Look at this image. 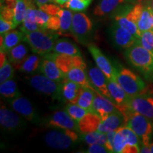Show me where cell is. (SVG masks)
I'll return each instance as SVG.
<instances>
[{"instance_id": "53", "label": "cell", "mask_w": 153, "mask_h": 153, "mask_svg": "<svg viewBox=\"0 0 153 153\" xmlns=\"http://www.w3.org/2000/svg\"><path fill=\"white\" fill-rule=\"evenodd\" d=\"M30 1H32V0H30Z\"/></svg>"}, {"instance_id": "8", "label": "cell", "mask_w": 153, "mask_h": 153, "mask_svg": "<svg viewBox=\"0 0 153 153\" xmlns=\"http://www.w3.org/2000/svg\"><path fill=\"white\" fill-rule=\"evenodd\" d=\"M126 117L131 113H137L153 121V97L147 94L132 96L128 103Z\"/></svg>"}, {"instance_id": "51", "label": "cell", "mask_w": 153, "mask_h": 153, "mask_svg": "<svg viewBox=\"0 0 153 153\" xmlns=\"http://www.w3.org/2000/svg\"><path fill=\"white\" fill-rule=\"evenodd\" d=\"M147 3H148L149 4H150L151 8H152V10H153V0H150V1H149L148 2H147Z\"/></svg>"}, {"instance_id": "3", "label": "cell", "mask_w": 153, "mask_h": 153, "mask_svg": "<svg viewBox=\"0 0 153 153\" xmlns=\"http://www.w3.org/2000/svg\"><path fill=\"white\" fill-rule=\"evenodd\" d=\"M82 140L80 133L69 129H54L45 133L44 141L56 150H67L76 146Z\"/></svg>"}, {"instance_id": "19", "label": "cell", "mask_w": 153, "mask_h": 153, "mask_svg": "<svg viewBox=\"0 0 153 153\" xmlns=\"http://www.w3.org/2000/svg\"><path fill=\"white\" fill-rule=\"evenodd\" d=\"M108 89L109 91L112 100L116 105H118L120 111L125 114L126 107L131 98V96L128 94L126 91L117 81L108 79Z\"/></svg>"}, {"instance_id": "38", "label": "cell", "mask_w": 153, "mask_h": 153, "mask_svg": "<svg viewBox=\"0 0 153 153\" xmlns=\"http://www.w3.org/2000/svg\"><path fill=\"white\" fill-rule=\"evenodd\" d=\"M128 145L127 141L123 133L120 131V130L116 131L114 137V152L123 153L124 150Z\"/></svg>"}, {"instance_id": "27", "label": "cell", "mask_w": 153, "mask_h": 153, "mask_svg": "<svg viewBox=\"0 0 153 153\" xmlns=\"http://www.w3.org/2000/svg\"><path fill=\"white\" fill-rule=\"evenodd\" d=\"M73 13L71 10L65 8H61L57 16L60 19V27L57 32L59 35L63 36H72L71 32Z\"/></svg>"}, {"instance_id": "40", "label": "cell", "mask_w": 153, "mask_h": 153, "mask_svg": "<svg viewBox=\"0 0 153 153\" xmlns=\"http://www.w3.org/2000/svg\"><path fill=\"white\" fill-rule=\"evenodd\" d=\"M51 15L48 14L42 10L41 9H36V22L41 29L46 30L47 24L48 23L50 19H51Z\"/></svg>"}, {"instance_id": "30", "label": "cell", "mask_w": 153, "mask_h": 153, "mask_svg": "<svg viewBox=\"0 0 153 153\" xmlns=\"http://www.w3.org/2000/svg\"><path fill=\"white\" fill-rule=\"evenodd\" d=\"M96 94L97 92L91 88L83 87L79 99L76 101V104L87 110L89 113H91V107Z\"/></svg>"}, {"instance_id": "35", "label": "cell", "mask_w": 153, "mask_h": 153, "mask_svg": "<svg viewBox=\"0 0 153 153\" xmlns=\"http://www.w3.org/2000/svg\"><path fill=\"white\" fill-rule=\"evenodd\" d=\"M65 111H66L68 114L77 122L81 120L88 113H89L87 110L79 106L78 104L72 103H68L66 105L65 107Z\"/></svg>"}, {"instance_id": "46", "label": "cell", "mask_w": 153, "mask_h": 153, "mask_svg": "<svg viewBox=\"0 0 153 153\" xmlns=\"http://www.w3.org/2000/svg\"><path fill=\"white\" fill-rule=\"evenodd\" d=\"M140 152L141 153H150L151 150L150 145H147L143 144L140 142Z\"/></svg>"}, {"instance_id": "36", "label": "cell", "mask_w": 153, "mask_h": 153, "mask_svg": "<svg viewBox=\"0 0 153 153\" xmlns=\"http://www.w3.org/2000/svg\"><path fill=\"white\" fill-rule=\"evenodd\" d=\"M92 1L93 0H69L65 4L61 7L75 12H82L89 7Z\"/></svg>"}, {"instance_id": "23", "label": "cell", "mask_w": 153, "mask_h": 153, "mask_svg": "<svg viewBox=\"0 0 153 153\" xmlns=\"http://www.w3.org/2000/svg\"><path fill=\"white\" fill-rule=\"evenodd\" d=\"M65 79L79 84L84 87H89L94 90L92 85L89 81L88 72H86V68L82 67H75L70 69L65 73ZM95 91V90H94Z\"/></svg>"}, {"instance_id": "13", "label": "cell", "mask_w": 153, "mask_h": 153, "mask_svg": "<svg viewBox=\"0 0 153 153\" xmlns=\"http://www.w3.org/2000/svg\"><path fill=\"white\" fill-rule=\"evenodd\" d=\"M88 49L93 57L96 64L98 68L104 72L108 79H112L116 81V68L110 60L106 57L102 51L93 44L88 45Z\"/></svg>"}, {"instance_id": "48", "label": "cell", "mask_w": 153, "mask_h": 153, "mask_svg": "<svg viewBox=\"0 0 153 153\" xmlns=\"http://www.w3.org/2000/svg\"><path fill=\"white\" fill-rule=\"evenodd\" d=\"M150 0H126V3L132 4H145L148 2Z\"/></svg>"}, {"instance_id": "2", "label": "cell", "mask_w": 153, "mask_h": 153, "mask_svg": "<svg viewBox=\"0 0 153 153\" xmlns=\"http://www.w3.org/2000/svg\"><path fill=\"white\" fill-rule=\"evenodd\" d=\"M23 41L29 45L33 53L44 56L52 52L55 42L58 39V33L48 32L44 29L25 32Z\"/></svg>"}, {"instance_id": "12", "label": "cell", "mask_w": 153, "mask_h": 153, "mask_svg": "<svg viewBox=\"0 0 153 153\" xmlns=\"http://www.w3.org/2000/svg\"><path fill=\"white\" fill-rule=\"evenodd\" d=\"M54 129H69L80 133L78 122L74 120L66 111H57L49 116L45 122Z\"/></svg>"}, {"instance_id": "1", "label": "cell", "mask_w": 153, "mask_h": 153, "mask_svg": "<svg viewBox=\"0 0 153 153\" xmlns=\"http://www.w3.org/2000/svg\"><path fill=\"white\" fill-rule=\"evenodd\" d=\"M125 56L132 65L142 73L145 79L153 81V51L135 43L126 49Z\"/></svg>"}, {"instance_id": "5", "label": "cell", "mask_w": 153, "mask_h": 153, "mask_svg": "<svg viewBox=\"0 0 153 153\" xmlns=\"http://www.w3.org/2000/svg\"><path fill=\"white\" fill-rule=\"evenodd\" d=\"M126 126L136 133L141 143L150 145L153 135V121L141 114L131 113L127 116Z\"/></svg>"}, {"instance_id": "52", "label": "cell", "mask_w": 153, "mask_h": 153, "mask_svg": "<svg viewBox=\"0 0 153 153\" xmlns=\"http://www.w3.org/2000/svg\"><path fill=\"white\" fill-rule=\"evenodd\" d=\"M15 1H19V0H15Z\"/></svg>"}, {"instance_id": "47", "label": "cell", "mask_w": 153, "mask_h": 153, "mask_svg": "<svg viewBox=\"0 0 153 153\" xmlns=\"http://www.w3.org/2000/svg\"><path fill=\"white\" fill-rule=\"evenodd\" d=\"M36 4L38 6V7H41L42 5L46 4L48 3H52L54 1V0H34Z\"/></svg>"}, {"instance_id": "10", "label": "cell", "mask_w": 153, "mask_h": 153, "mask_svg": "<svg viewBox=\"0 0 153 153\" xmlns=\"http://www.w3.org/2000/svg\"><path fill=\"white\" fill-rule=\"evenodd\" d=\"M9 106L25 119L34 124L41 123V117L28 99L21 96L17 98L8 100Z\"/></svg>"}, {"instance_id": "32", "label": "cell", "mask_w": 153, "mask_h": 153, "mask_svg": "<svg viewBox=\"0 0 153 153\" xmlns=\"http://www.w3.org/2000/svg\"><path fill=\"white\" fill-rule=\"evenodd\" d=\"M41 61V58L37 55H28L17 70L24 73H34L39 68Z\"/></svg>"}, {"instance_id": "9", "label": "cell", "mask_w": 153, "mask_h": 153, "mask_svg": "<svg viewBox=\"0 0 153 153\" xmlns=\"http://www.w3.org/2000/svg\"><path fill=\"white\" fill-rule=\"evenodd\" d=\"M93 24L85 13L76 12L73 14L71 32L72 37L80 43L85 44L91 33Z\"/></svg>"}, {"instance_id": "24", "label": "cell", "mask_w": 153, "mask_h": 153, "mask_svg": "<svg viewBox=\"0 0 153 153\" xmlns=\"http://www.w3.org/2000/svg\"><path fill=\"white\" fill-rule=\"evenodd\" d=\"M125 3L126 0H99L94 9V14L97 16H106L114 13Z\"/></svg>"}, {"instance_id": "50", "label": "cell", "mask_w": 153, "mask_h": 153, "mask_svg": "<svg viewBox=\"0 0 153 153\" xmlns=\"http://www.w3.org/2000/svg\"><path fill=\"white\" fill-rule=\"evenodd\" d=\"M150 147L151 150V153H153V135H152V140H151V142L150 143Z\"/></svg>"}, {"instance_id": "44", "label": "cell", "mask_w": 153, "mask_h": 153, "mask_svg": "<svg viewBox=\"0 0 153 153\" xmlns=\"http://www.w3.org/2000/svg\"><path fill=\"white\" fill-rule=\"evenodd\" d=\"M89 153H110L111 151L105 145L99 144L89 145L87 152Z\"/></svg>"}, {"instance_id": "25", "label": "cell", "mask_w": 153, "mask_h": 153, "mask_svg": "<svg viewBox=\"0 0 153 153\" xmlns=\"http://www.w3.org/2000/svg\"><path fill=\"white\" fill-rule=\"evenodd\" d=\"M53 52L71 56H82L81 51L76 44L65 38H60L57 40L53 47Z\"/></svg>"}, {"instance_id": "16", "label": "cell", "mask_w": 153, "mask_h": 153, "mask_svg": "<svg viewBox=\"0 0 153 153\" xmlns=\"http://www.w3.org/2000/svg\"><path fill=\"white\" fill-rule=\"evenodd\" d=\"M120 111L114 101L110 100L100 94H96L95 98L94 99L91 113L99 116L101 119L106 117L109 114Z\"/></svg>"}, {"instance_id": "22", "label": "cell", "mask_w": 153, "mask_h": 153, "mask_svg": "<svg viewBox=\"0 0 153 153\" xmlns=\"http://www.w3.org/2000/svg\"><path fill=\"white\" fill-rule=\"evenodd\" d=\"M24 33L23 31L11 30L1 35V51L7 53L11 48L16 46L24 39Z\"/></svg>"}, {"instance_id": "7", "label": "cell", "mask_w": 153, "mask_h": 153, "mask_svg": "<svg viewBox=\"0 0 153 153\" xmlns=\"http://www.w3.org/2000/svg\"><path fill=\"white\" fill-rule=\"evenodd\" d=\"M21 115L7 106L0 108V125L4 131L9 133H19L26 127V123Z\"/></svg>"}, {"instance_id": "11", "label": "cell", "mask_w": 153, "mask_h": 153, "mask_svg": "<svg viewBox=\"0 0 153 153\" xmlns=\"http://www.w3.org/2000/svg\"><path fill=\"white\" fill-rule=\"evenodd\" d=\"M111 37L116 46L119 48L127 49L137 43V38L128 30L119 26L116 22L110 27Z\"/></svg>"}, {"instance_id": "43", "label": "cell", "mask_w": 153, "mask_h": 153, "mask_svg": "<svg viewBox=\"0 0 153 153\" xmlns=\"http://www.w3.org/2000/svg\"><path fill=\"white\" fill-rule=\"evenodd\" d=\"M14 26L12 22L6 20L5 19L0 16V33L1 35L14 29Z\"/></svg>"}, {"instance_id": "15", "label": "cell", "mask_w": 153, "mask_h": 153, "mask_svg": "<svg viewBox=\"0 0 153 153\" xmlns=\"http://www.w3.org/2000/svg\"><path fill=\"white\" fill-rule=\"evenodd\" d=\"M88 76L96 92L113 101L108 89V79L104 72L98 67H92L88 71Z\"/></svg>"}, {"instance_id": "41", "label": "cell", "mask_w": 153, "mask_h": 153, "mask_svg": "<svg viewBox=\"0 0 153 153\" xmlns=\"http://www.w3.org/2000/svg\"><path fill=\"white\" fill-rule=\"evenodd\" d=\"M39 9H42V10L45 11L48 14L51 15V16H57L58 14L59 11L62 8L61 7H58V6L53 4H46L42 5L41 7H38Z\"/></svg>"}, {"instance_id": "21", "label": "cell", "mask_w": 153, "mask_h": 153, "mask_svg": "<svg viewBox=\"0 0 153 153\" xmlns=\"http://www.w3.org/2000/svg\"><path fill=\"white\" fill-rule=\"evenodd\" d=\"M62 82L61 100L65 102L76 104L83 87L68 79H65Z\"/></svg>"}, {"instance_id": "49", "label": "cell", "mask_w": 153, "mask_h": 153, "mask_svg": "<svg viewBox=\"0 0 153 153\" xmlns=\"http://www.w3.org/2000/svg\"><path fill=\"white\" fill-rule=\"evenodd\" d=\"M69 0H54L53 2L56 4L57 5H60V7H62L63 5L65 4L68 2Z\"/></svg>"}, {"instance_id": "29", "label": "cell", "mask_w": 153, "mask_h": 153, "mask_svg": "<svg viewBox=\"0 0 153 153\" xmlns=\"http://www.w3.org/2000/svg\"><path fill=\"white\" fill-rule=\"evenodd\" d=\"M28 1V9L26 12V16L24 22L22 23V31L24 32H30L34 31V30L40 29L39 26L36 22V8L32 1L27 0Z\"/></svg>"}, {"instance_id": "28", "label": "cell", "mask_w": 153, "mask_h": 153, "mask_svg": "<svg viewBox=\"0 0 153 153\" xmlns=\"http://www.w3.org/2000/svg\"><path fill=\"white\" fill-rule=\"evenodd\" d=\"M101 118L93 113H88L81 120L78 122L80 133H88L98 131Z\"/></svg>"}, {"instance_id": "37", "label": "cell", "mask_w": 153, "mask_h": 153, "mask_svg": "<svg viewBox=\"0 0 153 153\" xmlns=\"http://www.w3.org/2000/svg\"><path fill=\"white\" fill-rule=\"evenodd\" d=\"M11 63L7 60L2 65H0V82L3 83L7 80L13 79L14 70Z\"/></svg>"}, {"instance_id": "4", "label": "cell", "mask_w": 153, "mask_h": 153, "mask_svg": "<svg viewBox=\"0 0 153 153\" xmlns=\"http://www.w3.org/2000/svg\"><path fill=\"white\" fill-rule=\"evenodd\" d=\"M116 77L119 85L128 94L135 96L142 94L146 89V85L140 76L129 69L114 65Z\"/></svg>"}, {"instance_id": "31", "label": "cell", "mask_w": 153, "mask_h": 153, "mask_svg": "<svg viewBox=\"0 0 153 153\" xmlns=\"http://www.w3.org/2000/svg\"><path fill=\"white\" fill-rule=\"evenodd\" d=\"M0 93L4 98L7 100L17 98L22 96L17 87L16 83L12 79L1 83Z\"/></svg>"}, {"instance_id": "14", "label": "cell", "mask_w": 153, "mask_h": 153, "mask_svg": "<svg viewBox=\"0 0 153 153\" xmlns=\"http://www.w3.org/2000/svg\"><path fill=\"white\" fill-rule=\"evenodd\" d=\"M43 57H48L53 60L56 63L57 65L59 67L65 75L66 72H68L70 69L75 68V67H82L86 68V64L82 59V56H71V55L58 54L54 52H51L48 53Z\"/></svg>"}, {"instance_id": "42", "label": "cell", "mask_w": 153, "mask_h": 153, "mask_svg": "<svg viewBox=\"0 0 153 153\" xmlns=\"http://www.w3.org/2000/svg\"><path fill=\"white\" fill-rule=\"evenodd\" d=\"M60 19L57 16H51L47 24L46 29L54 32H58L60 30Z\"/></svg>"}, {"instance_id": "34", "label": "cell", "mask_w": 153, "mask_h": 153, "mask_svg": "<svg viewBox=\"0 0 153 153\" xmlns=\"http://www.w3.org/2000/svg\"><path fill=\"white\" fill-rule=\"evenodd\" d=\"M28 9V1L27 0H19L15 5L14 10V19L13 24L14 28L17 27L19 24H22L24 22L25 16Z\"/></svg>"}, {"instance_id": "17", "label": "cell", "mask_w": 153, "mask_h": 153, "mask_svg": "<svg viewBox=\"0 0 153 153\" xmlns=\"http://www.w3.org/2000/svg\"><path fill=\"white\" fill-rule=\"evenodd\" d=\"M126 123L127 117L123 112L118 111L101 119L98 131L105 133L110 131H117L126 126Z\"/></svg>"}, {"instance_id": "39", "label": "cell", "mask_w": 153, "mask_h": 153, "mask_svg": "<svg viewBox=\"0 0 153 153\" xmlns=\"http://www.w3.org/2000/svg\"><path fill=\"white\" fill-rule=\"evenodd\" d=\"M137 43L145 48L153 51V30H149L141 33Z\"/></svg>"}, {"instance_id": "26", "label": "cell", "mask_w": 153, "mask_h": 153, "mask_svg": "<svg viewBox=\"0 0 153 153\" xmlns=\"http://www.w3.org/2000/svg\"><path fill=\"white\" fill-rule=\"evenodd\" d=\"M28 47L24 43H19L7 53L8 60L17 69L28 55Z\"/></svg>"}, {"instance_id": "33", "label": "cell", "mask_w": 153, "mask_h": 153, "mask_svg": "<svg viewBox=\"0 0 153 153\" xmlns=\"http://www.w3.org/2000/svg\"><path fill=\"white\" fill-rule=\"evenodd\" d=\"M82 140L88 145L99 144L106 146L107 142L106 133H102L100 131H94L88 133H80Z\"/></svg>"}, {"instance_id": "18", "label": "cell", "mask_w": 153, "mask_h": 153, "mask_svg": "<svg viewBox=\"0 0 153 153\" xmlns=\"http://www.w3.org/2000/svg\"><path fill=\"white\" fill-rule=\"evenodd\" d=\"M136 24L140 33L153 30V10L148 3L137 4Z\"/></svg>"}, {"instance_id": "6", "label": "cell", "mask_w": 153, "mask_h": 153, "mask_svg": "<svg viewBox=\"0 0 153 153\" xmlns=\"http://www.w3.org/2000/svg\"><path fill=\"white\" fill-rule=\"evenodd\" d=\"M28 82L39 93L51 97L53 99L61 100L62 82L54 81L44 74H36L29 78Z\"/></svg>"}, {"instance_id": "45", "label": "cell", "mask_w": 153, "mask_h": 153, "mask_svg": "<svg viewBox=\"0 0 153 153\" xmlns=\"http://www.w3.org/2000/svg\"><path fill=\"white\" fill-rule=\"evenodd\" d=\"M116 133V131H110L106 133L107 142L106 144V147L111 151V152H114V143Z\"/></svg>"}, {"instance_id": "20", "label": "cell", "mask_w": 153, "mask_h": 153, "mask_svg": "<svg viewBox=\"0 0 153 153\" xmlns=\"http://www.w3.org/2000/svg\"><path fill=\"white\" fill-rule=\"evenodd\" d=\"M38 70L49 79L54 81L61 82L65 79L64 72L59 68L54 61L48 57H43V59H42L40 63Z\"/></svg>"}]
</instances>
